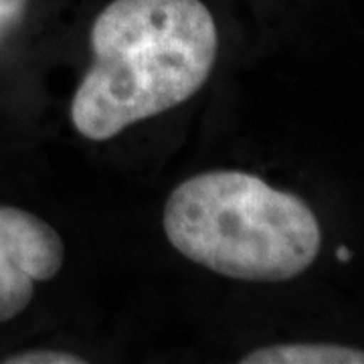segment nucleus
Here are the masks:
<instances>
[{"mask_svg":"<svg viewBox=\"0 0 364 364\" xmlns=\"http://www.w3.org/2000/svg\"><path fill=\"white\" fill-rule=\"evenodd\" d=\"M217 45L200 0H114L91 26L93 63L71 102L75 130L105 142L184 104L210 75Z\"/></svg>","mask_w":364,"mask_h":364,"instance_id":"nucleus-1","label":"nucleus"},{"mask_svg":"<svg viewBox=\"0 0 364 364\" xmlns=\"http://www.w3.org/2000/svg\"><path fill=\"white\" fill-rule=\"evenodd\" d=\"M164 233L181 255L245 282H286L320 253L318 219L299 196L239 170L203 172L178 184Z\"/></svg>","mask_w":364,"mask_h":364,"instance_id":"nucleus-2","label":"nucleus"},{"mask_svg":"<svg viewBox=\"0 0 364 364\" xmlns=\"http://www.w3.org/2000/svg\"><path fill=\"white\" fill-rule=\"evenodd\" d=\"M63 259V241L49 223L0 205V322L23 312L35 296V284L53 279Z\"/></svg>","mask_w":364,"mask_h":364,"instance_id":"nucleus-3","label":"nucleus"},{"mask_svg":"<svg viewBox=\"0 0 364 364\" xmlns=\"http://www.w3.org/2000/svg\"><path fill=\"white\" fill-rule=\"evenodd\" d=\"M243 364H364V350L336 344H279L249 352Z\"/></svg>","mask_w":364,"mask_h":364,"instance_id":"nucleus-4","label":"nucleus"},{"mask_svg":"<svg viewBox=\"0 0 364 364\" xmlns=\"http://www.w3.org/2000/svg\"><path fill=\"white\" fill-rule=\"evenodd\" d=\"M6 364H83L81 356L61 350H28L14 354L4 360Z\"/></svg>","mask_w":364,"mask_h":364,"instance_id":"nucleus-5","label":"nucleus"},{"mask_svg":"<svg viewBox=\"0 0 364 364\" xmlns=\"http://www.w3.org/2000/svg\"><path fill=\"white\" fill-rule=\"evenodd\" d=\"M28 0H0V39H4L21 23Z\"/></svg>","mask_w":364,"mask_h":364,"instance_id":"nucleus-6","label":"nucleus"},{"mask_svg":"<svg viewBox=\"0 0 364 364\" xmlns=\"http://www.w3.org/2000/svg\"><path fill=\"white\" fill-rule=\"evenodd\" d=\"M336 255H338V261H342V263L350 261V257H352V253L346 247H338V251H336Z\"/></svg>","mask_w":364,"mask_h":364,"instance_id":"nucleus-7","label":"nucleus"}]
</instances>
